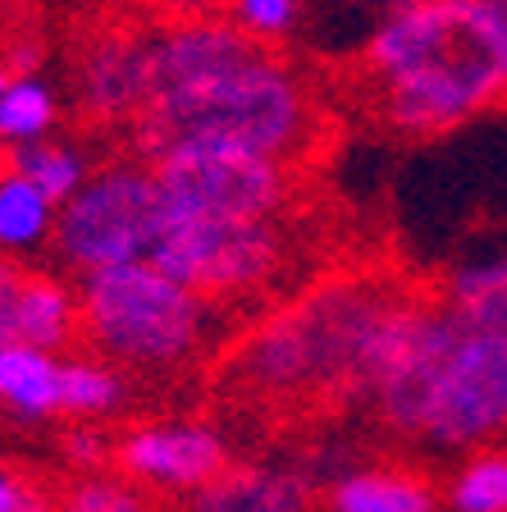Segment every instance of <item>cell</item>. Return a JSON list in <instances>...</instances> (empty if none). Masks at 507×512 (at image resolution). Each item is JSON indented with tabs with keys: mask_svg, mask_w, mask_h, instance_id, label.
I'll list each match as a JSON object with an SVG mask.
<instances>
[{
	"mask_svg": "<svg viewBox=\"0 0 507 512\" xmlns=\"http://www.w3.org/2000/svg\"><path fill=\"white\" fill-rule=\"evenodd\" d=\"M361 398L393 435L471 453L507 435V330L407 298L384 325Z\"/></svg>",
	"mask_w": 507,
	"mask_h": 512,
	"instance_id": "cell-1",
	"label": "cell"
},
{
	"mask_svg": "<svg viewBox=\"0 0 507 512\" xmlns=\"http://www.w3.org/2000/svg\"><path fill=\"white\" fill-rule=\"evenodd\" d=\"M370 96L402 138H439L507 106V46L485 0H407L366 42Z\"/></svg>",
	"mask_w": 507,
	"mask_h": 512,
	"instance_id": "cell-2",
	"label": "cell"
},
{
	"mask_svg": "<svg viewBox=\"0 0 507 512\" xmlns=\"http://www.w3.org/2000/svg\"><path fill=\"white\" fill-rule=\"evenodd\" d=\"M407 302L393 279L338 275L265 316L233 352V380L270 403L361 398L375 343Z\"/></svg>",
	"mask_w": 507,
	"mask_h": 512,
	"instance_id": "cell-3",
	"label": "cell"
},
{
	"mask_svg": "<svg viewBox=\"0 0 507 512\" xmlns=\"http://www.w3.org/2000/svg\"><path fill=\"white\" fill-rule=\"evenodd\" d=\"M316 96L288 60L270 46L224 64L174 92H156L142 110V138L151 151L169 142H224L293 165L316 142Z\"/></svg>",
	"mask_w": 507,
	"mask_h": 512,
	"instance_id": "cell-4",
	"label": "cell"
},
{
	"mask_svg": "<svg viewBox=\"0 0 507 512\" xmlns=\"http://www.w3.org/2000/svg\"><path fill=\"white\" fill-rule=\"evenodd\" d=\"M215 298L188 288L151 256L78 279V334L92 352L133 371H174L215 343Z\"/></svg>",
	"mask_w": 507,
	"mask_h": 512,
	"instance_id": "cell-5",
	"label": "cell"
},
{
	"mask_svg": "<svg viewBox=\"0 0 507 512\" xmlns=\"http://www.w3.org/2000/svg\"><path fill=\"white\" fill-rule=\"evenodd\" d=\"M160 224H165V202L151 165L119 160L106 170H92L83 188L60 202L51 247L83 279L92 270L151 256Z\"/></svg>",
	"mask_w": 507,
	"mask_h": 512,
	"instance_id": "cell-6",
	"label": "cell"
},
{
	"mask_svg": "<svg viewBox=\"0 0 507 512\" xmlns=\"http://www.w3.org/2000/svg\"><path fill=\"white\" fill-rule=\"evenodd\" d=\"M165 215L197 220H279L293 197L288 165L224 142H169L151 151Z\"/></svg>",
	"mask_w": 507,
	"mask_h": 512,
	"instance_id": "cell-7",
	"label": "cell"
},
{
	"mask_svg": "<svg viewBox=\"0 0 507 512\" xmlns=\"http://www.w3.org/2000/svg\"><path fill=\"white\" fill-rule=\"evenodd\" d=\"M151 261L206 298H247L284 266V234L275 220H197L165 215Z\"/></svg>",
	"mask_w": 507,
	"mask_h": 512,
	"instance_id": "cell-8",
	"label": "cell"
},
{
	"mask_svg": "<svg viewBox=\"0 0 507 512\" xmlns=\"http://www.w3.org/2000/svg\"><path fill=\"white\" fill-rule=\"evenodd\" d=\"M115 462L133 485L188 499L229 467V439L206 421H142L115 439Z\"/></svg>",
	"mask_w": 507,
	"mask_h": 512,
	"instance_id": "cell-9",
	"label": "cell"
},
{
	"mask_svg": "<svg viewBox=\"0 0 507 512\" xmlns=\"http://www.w3.org/2000/svg\"><path fill=\"white\" fill-rule=\"evenodd\" d=\"M78 101L92 119H142L151 101V37L110 32L78 60Z\"/></svg>",
	"mask_w": 507,
	"mask_h": 512,
	"instance_id": "cell-10",
	"label": "cell"
},
{
	"mask_svg": "<svg viewBox=\"0 0 507 512\" xmlns=\"http://www.w3.org/2000/svg\"><path fill=\"white\" fill-rule=\"evenodd\" d=\"M188 512H311V480L279 462H229L188 494Z\"/></svg>",
	"mask_w": 507,
	"mask_h": 512,
	"instance_id": "cell-11",
	"label": "cell"
},
{
	"mask_svg": "<svg viewBox=\"0 0 507 512\" xmlns=\"http://www.w3.org/2000/svg\"><path fill=\"white\" fill-rule=\"evenodd\" d=\"M325 512H439V490L416 467H352L334 476Z\"/></svg>",
	"mask_w": 507,
	"mask_h": 512,
	"instance_id": "cell-12",
	"label": "cell"
},
{
	"mask_svg": "<svg viewBox=\"0 0 507 512\" xmlns=\"http://www.w3.org/2000/svg\"><path fill=\"white\" fill-rule=\"evenodd\" d=\"M0 416L37 426L60 416V352L37 343H0Z\"/></svg>",
	"mask_w": 507,
	"mask_h": 512,
	"instance_id": "cell-13",
	"label": "cell"
},
{
	"mask_svg": "<svg viewBox=\"0 0 507 512\" xmlns=\"http://www.w3.org/2000/svg\"><path fill=\"white\" fill-rule=\"evenodd\" d=\"M55 215H60V202H51L28 174H19L14 165L0 170V252L32 256L51 247Z\"/></svg>",
	"mask_w": 507,
	"mask_h": 512,
	"instance_id": "cell-14",
	"label": "cell"
},
{
	"mask_svg": "<svg viewBox=\"0 0 507 512\" xmlns=\"http://www.w3.org/2000/svg\"><path fill=\"white\" fill-rule=\"evenodd\" d=\"M444 302L457 316L507 330V243H494L485 252L466 256L462 266L448 275Z\"/></svg>",
	"mask_w": 507,
	"mask_h": 512,
	"instance_id": "cell-15",
	"label": "cell"
},
{
	"mask_svg": "<svg viewBox=\"0 0 507 512\" xmlns=\"http://www.w3.org/2000/svg\"><path fill=\"white\" fill-rule=\"evenodd\" d=\"M78 334V288H69L60 275L28 270L19 298V339L37 348H69Z\"/></svg>",
	"mask_w": 507,
	"mask_h": 512,
	"instance_id": "cell-16",
	"label": "cell"
},
{
	"mask_svg": "<svg viewBox=\"0 0 507 512\" xmlns=\"http://www.w3.org/2000/svg\"><path fill=\"white\" fill-rule=\"evenodd\" d=\"M128 384L110 357H60V416L69 421H106L124 407Z\"/></svg>",
	"mask_w": 507,
	"mask_h": 512,
	"instance_id": "cell-17",
	"label": "cell"
},
{
	"mask_svg": "<svg viewBox=\"0 0 507 512\" xmlns=\"http://www.w3.org/2000/svg\"><path fill=\"white\" fill-rule=\"evenodd\" d=\"M60 124V96L37 69L32 74H14L0 87V147H23Z\"/></svg>",
	"mask_w": 507,
	"mask_h": 512,
	"instance_id": "cell-18",
	"label": "cell"
},
{
	"mask_svg": "<svg viewBox=\"0 0 507 512\" xmlns=\"http://www.w3.org/2000/svg\"><path fill=\"white\" fill-rule=\"evenodd\" d=\"M10 165L19 174H28L51 202H69L87 183V174H92L87 151L64 138H51V133L37 142H23V147H10Z\"/></svg>",
	"mask_w": 507,
	"mask_h": 512,
	"instance_id": "cell-19",
	"label": "cell"
},
{
	"mask_svg": "<svg viewBox=\"0 0 507 512\" xmlns=\"http://www.w3.org/2000/svg\"><path fill=\"white\" fill-rule=\"evenodd\" d=\"M444 503L453 512H507V453L471 448L462 467L448 476Z\"/></svg>",
	"mask_w": 507,
	"mask_h": 512,
	"instance_id": "cell-20",
	"label": "cell"
},
{
	"mask_svg": "<svg viewBox=\"0 0 507 512\" xmlns=\"http://www.w3.org/2000/svg\"><path fill=\"white\" fill-rule=\"evenodd\" d=\"M60 512H147V499L138 485L119 471V476H101V471H83V476L64 490Z\"/></svg>",
	"mask_w": 507,
	"mask_h": 512,
	"instance_id": "cell-21",
	"label": "cell"
},
{
	"mask_svg": "<svg viewBox=\"0 0 507 512\" xmlns=\"http://www.w3.org/2000/svg\"><path fill=\"white\" fill-rule=\"evenodd\" d=\"M224 19L238 23L252 42L270 46L293 37L302 23V0H224Z\"/></svg>",
	"mask_w": 507,
	"mask_h": 512,
	"instance_id": "cell-22",
	"label": "cell"
},
{
	"mask_svg": "<svg viewBox=\"0 0 507 512\" xmlns=\"http://www.w3.org/2000/svg\"><path fill=\"white\" fill-rule=\"evenodd\" d=\"M28 284V270L19 266V256L0 252V343L19 339V298Z\"/></svg>",
	"mask_w": 507,
	"mask_h": 512,
	"instance_id": "cell-23",
	"label": "cell"
},
{
	"mask_svg": "<svg viewBox=\"0 0 507 512\" xmlns=\"http://www.w3.org/2000/svg\"><path fill=\"white\" fill-rule=\"evenodd\" d=\"M64 453H69V462H74V467L101 471L110 458H115V444L96 430V421H74V435L64 439Z\"/></svg>",
	"mask_w": 507,
	"mask_h": 512,
	"instance_id": "cell-24",
	"label": "cell"
},
{
	"mask_svg": "<svg viewBox=\"0 0 507 512\" xmlns=\"http://www.w3.org/2000/svg\"><path fill=\"white\" fill-rule=\"evenodd\" d=\"M0 512H46V499L37 494V485H28L5 462H0Z\"/></svg>",
	"mask_w": 507,
	"mask_h": 512,
	"instance_id": "cell-25",
	"label": "cell"
},
{
	"mask_svg": "<svg viewBox=\"0 0 507 512\" xmlns=\"http://www.w3.org/2000/svg\"><path fill=\"white\" fill-rule=\"evenodd\" d=\"M165 5L179 14V19H188V14H206L211 5H220V0H165Z\"/></svg>",
	"mask_w": 507,
	"mask_h": 512,
	"instance_id": "cell-26",
	"label": "cell"
},
{
	"mask_svg": "<svg viewBox=\"0 0 507 512\" xmlns=\"http://www.w3.org/2000/svg\"><path fill=\"white\" fill-rule=\"evenodd\" d=\"M485 10H489V19H494L498 37H503V46H507V0H485Z\"/></svg>",
	"mask_w": 507,
	"mask_h": 512,
	"instance_id": "cell-27",
	"label": "cell"
},
{
	"mask_svg": "<svg viewBox=\"0 0 507 512\" xmlns=\"http://www.w3.org/2000/svg\"><path fill=\"white\" fill-rule=\"evenodd\" d=\"M10 78H14V69H10V64H5V60H0V87L10 83Z\"/></svg>",
	"mask_w": 507,
	"mask_h": 512,
	"instance_id": "cell-28",
	"label": "cell"
}]
</instances>
